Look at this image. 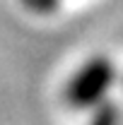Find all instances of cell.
<instances>
[{
	"instance_id": "1",
	"label": "cell",
	"mask_w": 123,
	"mask_h": 125,
	"mask_svg": "<svg viewBox=\"0 0 123 125\" xmlns=\"http://www.w3.org/2000/svg\"><path fill=\"white\" fill-rule=\"evenodd\" d=\"M116 79V67L109 58H92L75 72L68 84V96L77 108H94L104 104Z\"/></svg>"
},
{
	"instance_id": "2",
	"label": "cell",
	"mask_w": 123,
	"mask_h": 125,
	"mask_svg": "<svg viewBox=\"0 0 123 125\" xmlns=\"http://www.w3.org/2000/svg\"><path fill=\"white\" fill-rule=\"evenodd\" d=\"M92 125H121V111L116 106H94V120Z\"/></svg>"
}]
</instances>
